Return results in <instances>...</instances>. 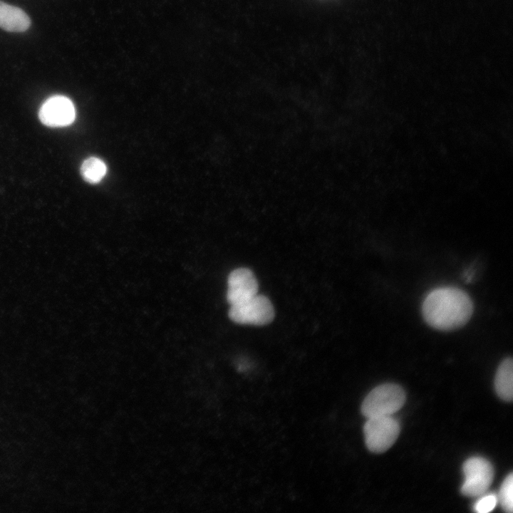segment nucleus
<instances>
[{
    "label": "nucleus",
    "mask_w": 513,
    "mask_h": 513,
    "mask_svg": "<svg viewBox=\"0 0 513 513\" xmlns=\"http://www.w3.org/2000/svg\"><path fill=\"white\" fill-rule=\"evenodd\" d=\"M472 311L470 296L455 287L434 289L427 295L422 306L423 316L427 323L442 331L462 326L469 321Z\"/></svg>",
    "instance_id": "1"
},
{
    "label": "nucleus",
    "mask_w": 513,
    "mask_h": 513,
    "mask_svg": "<svg viewBox=\"0 0 513 513\" xmlns=\"http://www.w3.org/2000/svg\"><path fill=\"white\" fill-rule=\"evenodd\" d=\"M465 480L461 487L462 494L479 497L484 494L494 478V468L490 462L482 457H472L463 464Z\"/></svg>",
    "instance_id": "4"
},
{
    "label": "nucleus",
    "mask_w": 513,
    "mask_h": 513,
    "mask_svg": "<svg viewBox=\"0 0 513 513\" xmlns=\"http://www.w3.org/2000/svg\"><path fill=\"white\" fill-rule=\"evenodd\" d=\"M497 502V496L495 494H482L475 504L474 509L478 513H487L496 507Z\"/></svg>",
    "instance_id": "12"
},
{
    "label": "nucleus",
    "mask_w": 513,
    "mask_h": 513,
    "mask_svg": "<svg viewBox=\"0 0 513 513\" xmlns=\"http://www.w3.org/2000/svg\"><path fill=\"white\" fill-rule=\"evenodd\" d=\"M405 401L403 389L398 385L386 383L373 389L361 405V413L367 418L392 415L399 410Z\"/></svg>",
    "instance_id": "2"
},
{
    "label": "nucleus",
    "mask_w": 513,
    "mask_h": 513,
    "mask_svg": "<svg viewBox=\"0 0 513 513\" xmlns=\"http://www.w3.org/2000/svg\"><path fill=\"white\" fill-rule=\"evenodd\" d=\"M30 25L31 20L23 10L0 1V28L10 32H23Z\"/></svg>",
    "instance_id": "8"
},
{
    "label": "nucleus",
    "mask_w": 513,
    "mask_h": 513,
    "mask_svg": "<svg viewBox=\"0 0 513 513\" xmlns=\"http://www.w3.org/2000/svg\"><path fill=\"white\" fill-rule=\"evenodd\" d=\"M257 291L258 283L251 270L239 268L229 275L227 299L231 305L252 297L257 294Z\"/></svg>",
    "instance_id": "7"
},
{
    "label": "nucleus",
    "mask_w": 513,
    "mask_h": 513,
    "mask_svg": "<svg viewBox=\"0 0 513 513\" xmlns=\"http://www.w3.org/2000/svg\"><path fill=\"white\" fill-rule=\"evenodd\" d=\"M502 508L507 512L511 513L513 509V477L509 473L502 482L497 496Z\"/></svg>",
    "instance_id": "11"
},
{
    "label": "nucleus",
    "mask_w": 513,
    "mask_h": 513,
    "mask_svg": "<svg viewBox=\"0 0 513 513\" xmlns=\"http://www.w3.org/2000/svg\"><path fill=\"white\" fill-rule=\"evenodd\" d=\"M38 117L41 122L48 127H65L73 123L76 109L73 102L63 95H53L41 105Z\"/></svg>",
    "instance_id": "6"
},
{
    "label": "nucleus",
    "mask_w": 513,
    "mask_h": 513,
    "mask_svg": "<svg viewBox=\"0 0 513 513\" xmlns=\"http://www.w3.org/2000/svg\"><path fill=\"white\" fill-rule=\"evenodd\" d=\"M494 388L503 400L512 401L513 397V363L511 358L504 359L499 366L494 379Z\"/></svg>",
    "instance_id": "9"
},
{
    "label": "nucleus",
    "mask_w": 513,
    "mask_h": 513,
    "mask_svg": "<svg viewBox=\"0 0 513 513\" xmlns=\"http://www.w3.org/2000/svg\"><path fill=\"white\" fill-rule=\"evenodd\" d=\"M107 172L105 162L95 157L86 159L81 167V174L85 181L90 184L100 182Z\"/></svg>",
    "instance_id": "10"
},
{
    "label": "nucleus",
    "mask_w": 513,
    "mask_h": 513,
    "mask_svg": "<svg viewBox=\"0 0 513 513\" xmlns=\"http://www.w3.org/2000/svg\"><path fill=\"white\" fill-rule=\"evenodd\" d=\"M274 316V307L265 296L256 294L237 304L231 305L229 318L242 324L265 325Z\"/></svg>",
    "instance_id": "5"
},
{
    "label": "nucleus",
    "mask_w": 513,
    "mask_h": 513,
    "mask_svg": "<svg viewBox=\"0 0 513 513\" xmlns=\"http://www.w3.org/2000/svg\"><path fill=\"white\" fill-rule=\"evenodd\" d=\"M367 448L373 452L388 450L397 440L400 424L392 415L368 418L363 427Z\"/></svg>",
    "instance_id": "3"
}]
</instances>
